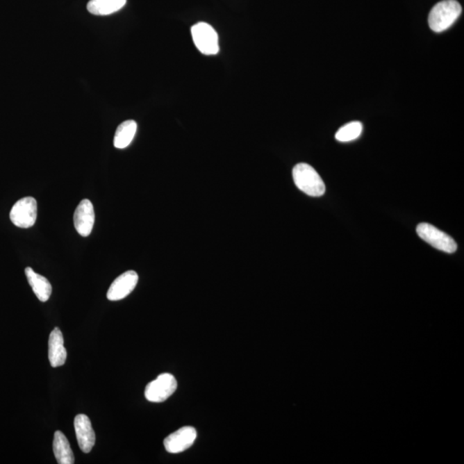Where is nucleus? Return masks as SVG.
Instances as JSON below:
<instances>
[{
	"instance_id": "3",
	"label": "nucleus",
	"mask_w": 464,
	"mask_h": 464,
	"mask_svg": "<svg viewBox=\"0 0 464 464\" xmlns=\"http://www.w3.org/2000/svg\"><path fill=\"white\" fill-rule=\"evenodd\" d=\"M191 35L197 49L205 56L219 52V35L211 25L199 22L191 28Z\"/></svg>"
},
{
	"instance_id": "9",
	"label": "nucleus",
	"mask_w": 464,
	"mask_h": 464,
	"mask_svg": "<svg viewBox=\"0 0 464 464\" xmlns=\"http://www.w3.org/2000/svg\"><path fill=\"white\" fill-rule=\"evenodd\" d=\"M74 226L82 237H88L92 233L95 223V212L92 203L89 199H83L74 213Z\"/></svg>"
},
{
	"instance_id": "12",
	"label": "nucleus",
	"mask_w": 464,
	"mask_h": 464,
	"mask_svg": "<svg viewBox=\"0 0 464 464\" xmlns=\"http://www.w3.org/2000/svg\"><path fill=\"white\" fill-rule=\"evenodd\" d=\"M25 274H26L28 284L33 289L38 299L41 302H47L52 295V285H51L48 279L36 274L31 267H26Z\"/></svg>"
},
{
	"instance_id": "1",
	"label": "nucleus",
	"mask_w": 464,
	"mask_h": 464,
	"mask_svg": "<svg viewBox=\"0 0 464 464\" xmlns=\"http://www.w3.org/2000/svg\"><path fill=\"white\" fill-rule=\"evenodd\" d=\"M462 13V6L456 0H444L431 9L429 24L431 31L440 33L452 26Z\"/></svg>"
},
{
	"instance_id": "14",
	"label": "nucleus",
	"mask_w": 464,
	"mask_h": 464,
	"mask_svg": "<svg viewBox=\"0 0 464 464\" xmlns=\"http://www.w3.org/2000/svg\"><path fill=\"white\" fill-rule=\"evenodd\" d=\"M126 3V0H90L87 9L93 15L107 16L122 9Z\"/></svg>"
},
{
	"instance_id": "10",
	"label": "nucleus",
	"mask_w": 464,
	"mask_h": 464,
	"mask_svg": "<svg viewBox=\"0 0 464 464\" xmlns=\"http://www.w3.org/2000/svg\"><path fill=\"white\" fill-rule=\"evenodd\" d=\"M74 429L79 448L83 453L92 451L96 443L95 431L88 416L78 415L74 419Z\"/></svg>"
},
{
	"instance_id": "4",
	"label": "nucleus",
	"mask_w": 464,
	"mask_h": 464,
	"mask_svg": "<svg viewBox=\"0 0 464 464\" xmlns=\"http://www.w3.org/2000/svg\"><path fill=\"white\" fill-rule=\"evenodd\" d=\"M417 234L422 240L433 246V248L449 254L454 253L458 249V245L454 239L437 227L430 224L422 223L416 228Z\"/></svg>"
},
{
	"instance_id": "15",
	"label": "nucleus",
	"mask_w": 464,
	"mask_h": 464,
	"mask_svg": "<svg viewBox=\"0 0 464 464\" xmlns=\"http://www.w3.org/2000/svg\"><path fill=\"white\" fill-rule=\"evenodd\" d=\"M137 132V123L133 119H128L119 124L114 138V146L117 149H124L132 143Z\"/></svg>"
},
{
	"instance_id": "8",
	"label": "nucleus",
	"mask_w": 464,
	"mask_h": 464,
	"mask_svg": "<svg viewBox=\"0 0 464 464\" xmlns=\"http://www.w3.org/2000/svg\"><path fill=\"white\" fill-rule=\"evenodd\" d=\"M139 276L136 272L130 270L119 275L112 283L107 292V298L110 301H118L125 299L136 288Z\"/></svg>"
},
{
	"instance_id": "6",
	"label": "nucleus",
	"mask_w": 464,
	"mask_h": 464,
	"mask_svg": "<svg viewBox=\"0 0 464 464\" xmlns=\"http://www.w3.org/2000/svg\"><path fill=\"white\" fill-rule=\"evenodd\" d=\"M176 389L177 382L175 376L169 373H164L147 384L144 397L151 402H163L172 396Z\"/></svg>"
},
{
	"instance_id": "2",
	"label": "nucleus",
	"mask_w": 464,
	"mask_h": 464,
	"mask_svg": "<svg viewBox=\"0 0 464 464\" xmlns=\"http://www.w3.org/2000/svg\"><path fill=\"white\" fill-rule=\"evenodd\" d=\"M293 181L299 190L313 197L325 194L326 187L322 177L313 166L304 163L297 165L292 170Z\"/></svg>"
},
{
	"instance_id": "11",
	"label": "nucleus",
	"mask_w": 464,
	"mask_h": 464,
	"mask_svg": "<svg viewBox=\"0 0 464 464\" xmlns=\"http://www.w3.org/2000/svg\"><path fill=\"white\" fill-rule=\"evenodd\" d=\"M67 349L64 347V337L59 328L51 332L49 340V360L52 367H59L66 363Z\"/></svg>"
},
{
	"instance_id": "5",
	"label": "nucleus",
	"mask_w": 464,
	"mask_h": 464,
	"mask_svg": "<svg viewBox=\"0 0 464 464\" xmlns=\"http://www.w3.org/2000/svg\"><path fill=\"white\" fill-rule=\"evenodd\" d=\"M38 217V202L33 197L22 198L13 206L10 219L16 226L30 228L34 226Z\"/></svg>"
},
{
	"instance_id": "16",
	"label": "nucleus",
	"mask_w": 464,
	"mask_h": 464,
	"mask_svg": "<svg viewBox=\"0 0 464 464\" xmlns=\"http://www.w3.org/2000/svg\"><path fill=\"white\" fill-rule=\"evenodd\" d=\"M363 131V125L360 122L347 123L335 133V139L340 142H349L357 140Z\"/></svg>"
},
{
	"instance_id": "13",
	"label": "nucleus",
	"mask_w": 464,
	"mask_h": 464,
	"mask_svg": "<svg viewBox=\"0 0 464 464\" xmlns=\"http://www.w3.org/2000/svg\"><path fill=\"white\" fill-rule=\"evenodd\" d=\"M53 449L59 464H74V455L70 443L63 431H56L53 436Z\"/></svg>"
},
{
	"instance_id": "7",
	"label": "nucleus",
	"mask_w": 464,
	"mask_h": 464,
	"mask_svg": "<svg viewBox=\"0 0 464 464\" xmlns=\"http://www.w3.org/2000/svg\"><path fill=\"white\" fill-rule=\"evenodd\" d=\"M197 431L193 426H183L169 435L164 441L166 451L177 454L190 449L197 440Z\"/></svg>"
}]
</instances>
